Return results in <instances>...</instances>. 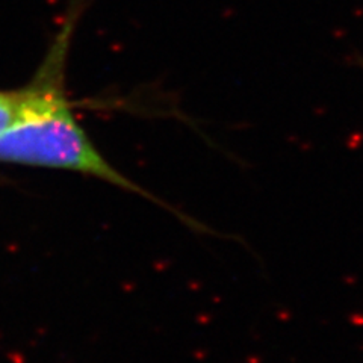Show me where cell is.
Here are the masks:
<instances>
[{"label":"cell","mask_w":363,"mask_h":363,"mask_svg":"<svg viewBox=\"0 0 363 363\" xmlns=\"http://www.w3.org/2000/svg\"><path fill=\"white\" fill-rule=\"evenodd\" d=\"M68 40L70 25L25 86V108L18 121L0 135V162L77 172L159 201L113 168L76 120L62 84Z\"/></svg>","instance_id":"obj_1"},{"label":"cell","mask_w":363,"mask_h":363,"mask_svg":"<svg viewBox=\"0 0 363 363\" xmlns=\"http://www.w3.org/2000/svg\"><path fill=\"white\" fill-rule=\"evenodd\" d=\"M25 86L20 89L0 91V135H4L18 121L25 108Z\"/></svg>","instance_id":"obj_2"}]
</instances>
